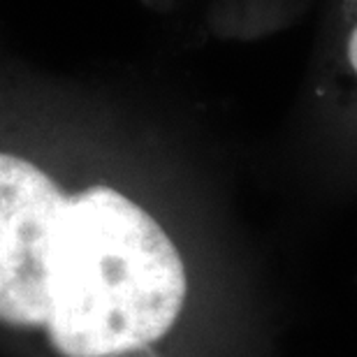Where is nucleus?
I'll use <instances>...</instances> for the list:
<instances>
[{
  "label": "nucleus",
  "mask_w": 357,
  "mask_h": 357,
  "mask_svg": "<svg viewBox=\"0 0 357 357\" xmlns=\"http://www.w3.org/2000/svg\"><path fill=\"white\" fill-rule=\"evenodd\" d=\"M183 299V262L142 206L105 185L68 197L47 318L56 351L112 357L144 348L174 325Z\"/></svg>",
  "instance_id": "obj_1"
},
{
  "label": "nucleus",
  "mask_w": 357,
  "mask_h": 357,
  "mask_svg": "<svg viewBox=\"0 0 357 357\" xmlns=\"http://www.w3.org/2000/svg\"><path fill=\"white\" fill-rule=\"evenodd\" d=\"M68 197L40 167L0 153V320L47 325L52 260Z\"/></svg>",
  "instance_id": "obj_2"
},
{
  "label": "nucleus",
  "mask_w": 357,
  "mask_h": 357,
  "mask_svg": "<svg viewBox=\"0 0 357 357\" xmlns=\"http://www.w3.org/2000/svg\"><path fill=\"white\" fill-rule=\"evenodd\" d=\"M346 56H348V63H351L353 73L357 75V24H355V26L351 28V35H348Z\"/></svg>",
  "instance_id": "obj_3"
}]
</instances>
